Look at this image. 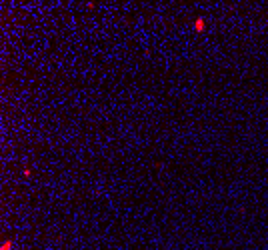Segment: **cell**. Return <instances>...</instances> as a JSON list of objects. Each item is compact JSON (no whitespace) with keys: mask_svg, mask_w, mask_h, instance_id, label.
I'll use <instances>...</instances> for the list:
<instances>
[{"mask_svg":"<svg viewBox=\"0 0 268 250\" xmlns=\"http://www.w3.org/2000/svg\"><path fill=\"white\" fill-rule=\"evenodd\" d=\"M194 28H196V30H198V32H200V30L204 28V20H202V18H198V20H196V24H194Z\"/></svg>","mask_w":268,"mask_h":250,"instance_id":"6da1fadb","label":"cell"}]
</instances>
